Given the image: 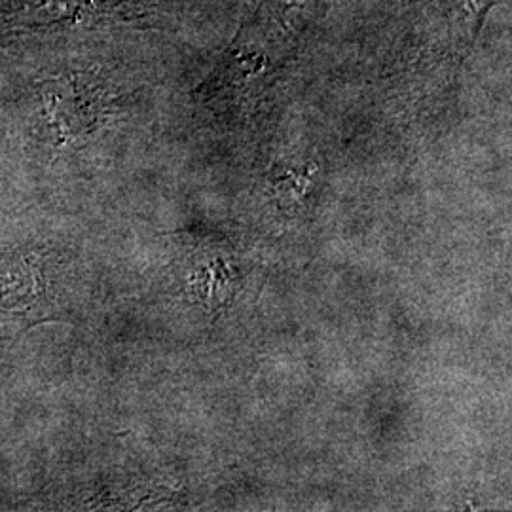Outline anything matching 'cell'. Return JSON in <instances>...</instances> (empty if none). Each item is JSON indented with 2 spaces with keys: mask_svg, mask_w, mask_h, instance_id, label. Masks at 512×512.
I'll return each mask as SVG.
<instances>
[{
  "mask_svg": "<svg viewBox=\"0 0 512 512\" xmlns=\"http://www.w3.org/2000/svg\"><path fill=\"white\" fill-rule=\"evenodd\" d=\"M82 92V86L73 78H57L44 84V109L61 137H73L88 120V103Z\"/></svg>",
  "mask_w": 512,
  "mask_h": 512,
  "instance_id": "cell-1",
  "label": "cell"
}]
</instances>
